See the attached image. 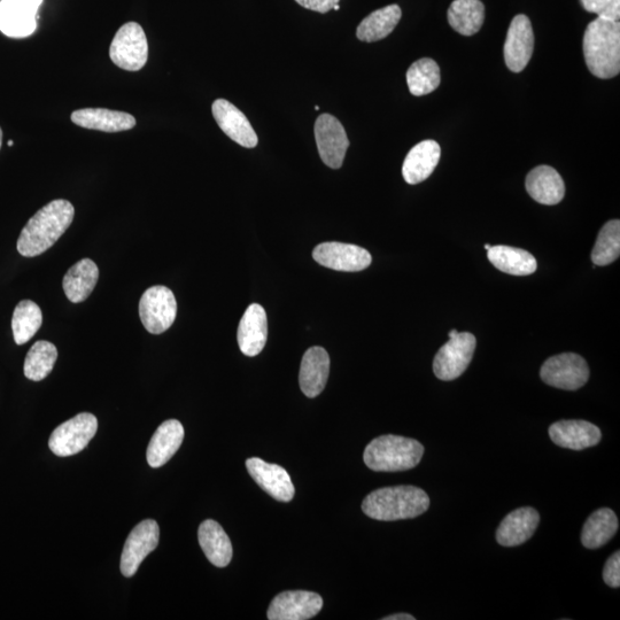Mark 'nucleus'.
<instances>
[{
	"label": "nucleus",
	"mask_w": 620,
	"mask_h": 620,
	"mask_svg": "<svg viewBox=\"0 0 620 620\" xmlns=\"http://www.w3.org/2000/svg\"><path fill=\"white\" fill-rule=\"evenodd\" d=\"M74 216V206L65 199L53 200L42 207L21 231L19 253L26 258H35L50 250L71 227Z\"/></svg>",
	"instance_id": "nucleus-1"
},
{
	"label": "nucleus",
	"mask_w": 620,
	"mask_h": 620,
	"mask_svg": "<svg viewBox=\"0 0 620 620\" xmlns=\"http://www.w3.org/2000/svg\"><path fill=\"white\" fill-rule=\"evenodd\" d=\"M430 507V498L416 486L379 488L363 500V513L376 521L393 522L416 518Z\"/></svg>",
	"instance_id": "nucleus-2"
},
{
	"label": "nucleus",
	"mask_w": 620,
	"mask_h": 620,
	"mask_svg": "<svg viewBox=\"0 0 620 620\" xmlns=\"http://www.w3.org/2000/svg\"><path fill=\"white\" fill-rule=\"evenodd\" d=\"M586 65L601 80L620 73V23L598 18L589 23L584 36Z\"/></svg>",
	"instance_id": "nucleus-3"
},
{
	"label": "nucleus",
	"mask_w": 620,
	"mask_h": 620,
	"mask_svg": "<svg viewBox=\"0 0 620 620\" xmlns=\"http://www.w3.org/2000/svg\"><path fill=\"white\" fill-rule=\"evenodd\" d=\"M423 455L424 447L417 440L386 434L371 441L363 460L372 471L397 472L417 467Z\"/></svg>",
	"instance_id": "nucleus-4"
},
{
	"label": "nucleus",
	"mask_w": 620,
	"mask_h": 620,
	"mask_svg": "<svg viewBox=\"0 0 620 620\" xmlns=\"http://www.w3.org/2000/svg\"><path fill=\"white\" fill-rule=\"evenodd\" d=\"M110 57L124 71H141L149 58V44L142 26L137 22L123 25L113 38Z\"/></svg>",
	"instance_id": "nucleus-5"
},
{
	"label": "nucleus",
	"mask_w": 620,
	"mask_h": 620,
	"mask_svg": "<svg viewBox=\"0 0 620 620\" xmlns=\"http://www.w3.org/2000/svg\"><path fill=\"white\" fill-rule=\"evenodd\" d=\"M177 302L172 290L166 286H152L139 301V316L152 335L166 332L176 320Z\"/></svg>",
	"instance_id": "nucleus-6"
},
{
	"label": "nucleus",
	"mask_w": 620,
	"mask_h": 620,
	"mask_svg": "<svg viewBox=\"0 0 620 620\" xmlns=\"http://www.w3.org/2000/svg\"><path fill=\"white\" fill-rule=\"evenodd\" d=\"M477 341L469 332H457L440 348L433 361V371L441 381L449 382L462 376L474 358Z\"/></svg>",
	"instance_id": "nucleus-7"
},
{
	"label": "nucleus",
	"mask_w": 620,
	"mask_h": 620,
	"mask_svg": "<svg viewBox=\"0 0 620 620\" xmlns=\"http://www.w3.org/2000/svg\"><path fill=\"white\" fill-rule=\"evenodd\" d=\"M97 430L98 421L95 415L90 413L76 415L52 432L49 447L53 454L60 457L79 454L96 436Z\"/></svg>",
	"instance_id": "nucleus-8"
},
{
	"label": "nucleus",
	"mask_w": 620,
	"mask_h": 620,
	"mask_svg": "<svg viewBox=\"0 0 620 620\" xmlns=\"http://www.w3.org/2000/svg\"><path fill=\"white\" fill-rule=\"evenodd\" d=\"M540 377L556 389L576 391L588 382L589 368L580 355L564 353L553 356L542 364Z\"/></svg>",
	"instance_id": "nucleus-9"
},
{
	"label": "nucleus",
	"mask_w": 620,
	"mask_h": 620,
	"mask_svg": "<svg viewBox=\"0 0 620 620\" xmlns=\"http://www.w3.org/2000/svg\"><path fill=\"white\" fill-rule=\"evenodd\" d=\"M317 149L325 165L339 169L344 164L350 141L343 124L331 114H322L315 123Z\"/></svg>",
	"instance_id": "nucleus-10"
},
{
	"label": "nucleus",
	"mask_w": 620,
	"mask_h": 620,
	"mask_svg": "<svg viewBox=\"0 0 620 620\" xmlns=\"http://www.w3.org/2000/svg\"><path fill=\"white\" fill-rule=\"evenodd\" d=\"M159 539V525L153 519H146L131 531L121 556L120 568L124 577L136 575L146 556L158 547Z\"/></svg>",
	"instance_id": "nucleus-11"
},
{
	"label": "nucleus",
	"mask_w": 620,
	"mask_h": 620,
	"mask_svg": "<svg viewBox=\"0 0 620 620\" xmlns=\"http://www.w3.org/2000/svg\"><path fill=\"white\" fill-rule=\"evenodd\" d=\"M43 0H0V31L11 38L35 33Z\"/></svg>",
	"instance_id": "nucleus-12"
},
{
	"label": "nucleus",
	"mask_w": 620,
	"mask_h": 620,
	"mask_svg": "<svg viewBox=\"0 0 620 620\" xmlns=\"http://www.w3.org/2000/svg\"><path fill=\"white\" fill-rule=\"evenodd\" d=\"M313 258L321 266L346 273L362 271L371 265V255L364 248L344 243H323L313 251Z\"/></svg>",
	"instance_id": "nucleus-13"
},
{
	"label": "nucleus",
	"mask_w": 620,
	"mask_h": 620,
	"mask_svg": "<svg viewBox=\"0 0 620 620\" xmlns=\"http://www.w3.org/2000/svg\"><path fill=\"white\" fill-rule=\"evenodd\" d=\"M323 608L319 594L308 591H289L271 601L267 615L270 620H307Z\"/></svg>",
	"instance_id": "nucleus-14"
},
{
	"label": "nucleus",
	"mask_w": 620,
	"mask_h": 620,
	"mask_svg": "<svg viewBox=\"0 0 620 620\" xmlns=\"http://www.w3.org/2000/svg\"><path fill=\"white\" fill-rule=\"evenodd\" d=\"M534 34L531 21L524 14L516 15L511 21L505 43L506 65L511 72L524 71L532 58Z\"/></svg>",
	"instance_id": "nucleus-15"
},
{
	"label": "nucleus",
	"mask_w": 620,
	"mask_h": 620,
	"mask_svg": "<svg viewBox=\"0 0 620 620\" xmlns=\"http://www.w3.org/2000/svg\"><path fill=\"white\" fill-rule=\"evenodd\" d=\"M248 474L271 498L290 502L294 498V486L289 472L281 465L267 463L258 457L246 461Z\"/></svg>",
	"instance_id": "nucleus-16"
},
{
	"label": "nucleus",
	"mask_w": 620,
	"mask_h": 620,
	"mask_svg": "<svg viewBox=\"0 0 620 620\" xmlns=\"http://www.w3.org/2000/svg\"><path fill=\"white\" fill-rule=\"evenodd\" d=\"M214 119L229 138L246 149H253L259 143L258 135L246 115L226 99L215 100L212 106Z\"/></svg>",
	"instance_id": "nucleus-17"
},
{
	"label": "nucleus",
	"mask_w": 620,
	"mask_h": 620,
	"mask_svg": "<svg viewBox=\"0 0 620 620\" xmlns=\"http://www.w3.org/2000/svg\"><path fill=\"white\" fill-rule=\"evenodd\" d=\"M238 345L246 356L259 355L267 344L268 320L265 308L252 304L245 310L238 327Z\"/></svg>",
	"instance_id": "nucleus-18"
},
{
	"label": "nucleus",
	"mask_w": 620,
	"mask_h": 620,
	"mask_svg": "<svg viewBox=\"0 0 620 620\" xmlns=\"http://www.w3.org/2000/svg\"><path fill=\"white\" fill-rule=\"evenodd\" d=\"M549 437L557 446L572 451H583L598 445L602 433L598 426L592 423L572 420L554 423L549 428Z\"/></svg>",
	"instance_id": "nucleus-19"
},
{
	"label": "nucleus",
	"mask_w": 620,
	"mask_h": 620,
	"mask_svg": "<svg viewBox=\"0 0 620 620\" xmlns=\"http://www.w3.org/2000/svg\"><path fill=\"white\" fill-rule=\"evenodd\" d=\"M330 356L323 347H310L302 358L299 374L300 389L306 397L316 398L327 385Z\"/></svg>",
	"instance_id": "nucleus-20"
},
{
	"label": "nucleus",
	"mask_w": 620,
	"mask_h": 620,
	"mask_svg": "<svg viewBox=\"0 0 620 620\" xmlns=\"http://www.w3.org/2000/svg\"><path fill=\"white\" fill-rule=\"evenodd\" d=\"M540 523V515L531 507L519 508L501 522L496 531V540L503 547L523 545L530 540Z\"/></svg>",
	"instance_id": "nucleus-21"
},
{
	"label": "nucleus",
	"mask_w": 620,
	"mask_h": 620,
	"mask_svg": "<svg viewBox=\"0 0 620 620\" xmlns=\"http://www.w3.org/2000/svg\"><path fill=\"white\" fill-rule=\"evenodd\" d=\"M183 440L184 428L181 422L169 420L162 423L147 447L146 459L150 467L157 469L165 465L180 449Z\"/></svg>",
	"instance_id": "nucleus-22"
},
{
	"label": "nucleus",
	"mask_w": 620,
	"mask_h": 620,
	"mask_svg": "<svg viewBox=\"0 0 620 620\" xmlns=\"http://www.w3.org/2000/svg\"><path fill=\"white\" fill-rule=\"evenodd\" d=\"M441 149L436 141H423L409 151L402 166V176L408 184L428 180L439 164Z\"/></svg>",
	"instance_id": "nucleus-23"
},
{
	"label": "nucleus",
	"mask_w": 620,
	"mask_h": 620,
	"mask_svg": "<svg viewBox=\"0 0 620 620\" xmlns=\"http://www.w3.org/2000/svg\"><path fill=\"white\" fill-rule=\"evenodd\" d=\"M526 190L533 200L547 206L560 204L565 196L563 178L553 167L539 166L526 177Z\"/></svg>",
	"instance_id": "nucleus-24"
},
{
	"label": "nucleus",
	"mask_w": 620,
	"mask_h": 620,
	"mask_svg": "<svg viewBox=\"0 0 620 620\" xmlns=\"http://www.w3.org/2000/svg\"><path fill=\"white\" fill-rule=\"evenodd\" d=\"M72 121L81 128L121 133L136 127V119L129 113L106 110V108H84L72 114Z\"/></svg>",
	"instance_id": "nucleus-25"
},
{
	"label": "nucleus",
	"mask_w": 620,
	"mask_h": 620,
	"mask_svg": "<svg viewBox=\"0 0 620 620\" xmlns=\"http://www.w3.org/2000/svg\"><path fill=\"white\" fill-rule=\"evenodd\" d=\"M199 544L207 560L217 568H226L232 560V545L223 527L213 521L201 523L198 531Z\"/></svg>",
	"instance_id": "nucleus-26"
},
{
	"label": "nucleus",
	"mask_w": 620,
	"mask_h": 620,
	"mask_svg": "<svg viewBox=\"0 0 620 620\" xmlns=\"http://www.w3.org/2000/svg\"><path fill=\"white\" fill-rule=\"evenodd\" d=\"M99 278V269L95 262L83 259L67 271L62 282L66 297L74 304H80L90 297Z\"/></svg>",
	"instance_id": "nucleus-27"
},
{
	"label": "nucleus",
	"mask_w": 620,
	"mask_h": 620,
	"mask_svg": "<svg viewBox=\"0 0 620 620\" xmlns=\"http://www.w3.org/2000/svg\"><path fill=\"white\" fill-rule=\"evenodd\" d=\"M487 257L496 269L508 275L529 276L537 270L536 258L522 248L492 246L491 250L487 251Z\"/></svg>",
	"instance_id": "nucleus-28"
},
{
	"label": "nucleus",
	"mask_w": 620,
	"mask_h": 620,
	"mask_svg": "<svg viewBox=\"0 0 620 620\" xmlns=\"http://www.w3.org/2000/svg\"><path fill=\"white\" fill-rule=\"evenodd\" d=\"M401 17L402 11L399 5L386 6L384 9L377 10L368 15L360 23L358 30H356V36H358L360 41L367 43L384 40V38L393 33Z\"/></svg>",
	"instance_id": "nucleus-29"
},
{
	"label": "nucleus",
	"mask_w": 620,
	"mask_h": 620,
	"mask_svg": "<svg viewBox=\"0 0 620 620\" xmlns=\"http://www.w3.org/2000/svg\"><path fill=\"white\" fill-rule=\"evenodd\" d=\"M618 526V518L614 511L609 508L596 510L583 527L581 542L587 549L601 548L615 537Z\"/></svg>",
	"instance_id": "nucleus-30"
},
{
	"label": "nucleus",
	"mask_w": 620,
	"mask_h": 620,
	"mask_svg": "<svg viewBox=\"0 0 620 620\" xmlns=\"http://www.w3.org/2000/svg\"><path fill=\"white\" fill-rule=\"evenodd\" d=\"M447 15L449 25L457 33L472 36L484 25L485 6L480 0H454Z\"/></svg>",
	"instance_id": "nucleus-31"
},
{
	"label": "nucleus",
	"mask_w": 620,
	"mask_h": 620,
	"mask_svg": "<svg viewBox=\"0 0 620 620\" xmlns=\"http://www.w3.org/2000/svg\"><path fill=\"white\" fill-rule=\"evenodd\" d=\"M43 324V314L40 306L31 300H22L15 307L12 317V329L17 345L27 344Z\"/></svg>",
	"instance_id": "nucleus-32"
},
{
	"label": "nucleus",
	"mask_w": 620,
	"mask_h": 620,
	"mask_svg": "<svg viewBox=\"0 0 620 620\" xmlns=\"http://www.w3.org/2000/svg\"><path fill=\"white\" fill-rule=\"evenodd\" d=\"M440 82L439 65L430 58L417 60L408 69V88L415 97H422L436 91L439 88Z\"/></svg>",
	"instance_id": "nucleus-33"
},
{
	"label": "nucleus",
	"mask_w": 620,
	"mask_h": 620,
	"mask_svg": "<svg viewBox=\"0 0 620 620\" xmlns=\"http://www.w3.org/2000/svg\"><path fill=\"white\" fill-rule=\"evenodd\" d=\"M58 359L57 347L50 341H36L25 361V376L30 381L41 382L48 377Z\"/></svg>",
	"instance_id": "nucleus-34"
},
{
	"label": "nucleus",
	"mask_w": 620,
	"mask_h": 620,
	"mask_svg": "<svg viewBox=\"0 0 620 620\" xmlns=\"http://www.w3.org/2000/svg\"><path fill=\"white\" fill-rule=\"evenodd\" d=\"M620 255V221L611 220L604 224L596 240L592 252V261L595 266H609Z\"/></svg>",
	"instance_id": "nucleus-35"
},
{
	"label": "nucleus",
	"mask_w": 620,
	"mask_h": 620,
	"mask_svg": "<svg viewBox=\"0 0 620 620\" xmlns=\"http://www.w3.org/2000/svg\"><path fill=\"white\" fill-rule=\"evenodd\" d=\"M584 9L598 18L619 21L620 0H580Z\"/></svg>",
	"instance_id": "nucleus-36"
},
{
	"label": "nucleus",
	"mask_w": 620,
	"mask_h": 620,
	"mask_svg": "<svg viewBox=\"0 0 620 620\" xmlns=\"http://www.w3.org/2000/svg\"><path fill=\"white\" fill-rule=\"evenodd\" d=\"M603 580L608 586L618 588L620 586V553L612 554L604 565Z\"/></svg>",
	"instance_id": "nucleus-37"
},
{
	"label": "nucleus",
	"mask_w": 620,
	"mask_h": 620,
	"mask_svg": "<svg viewBox=\"0 0 620 620\" xmlns=\"http://www.w3.org/2000/svg\"><path fill=\"white\" fill-rule=\"evenodd\" d=\"M296 2L307 10L322 14L330 12L339 4V0H296Z\"/></svg>",
	"instance_id": "nucleus-38"
},
{
	"label": "nucleus",
	"mask_w": 620,
	"mask_h": 620,
	"mask_svg": "<svg viewBox=\"0 0 620 620\" xmlns=\"http://www.w3.org/2000/svg\"><path fill=\"white\" fill-rule=\"evenodd\" d=\"M416 618L408 614H397L383 618V620H415Z\"/></svg>",
	"instance_id": "nucleus-39"
},
{
	"label": "nucleus",
	"mask_w": 620,
	"mask_h": 620,
	"mask_svg": "<svg viewBox=\"0 0 620 620\" xmlns=\"http://www.w3.org/2000/svg\"><path fill=\"white\" fill-rule=\"evenodd\" d=\"M2 145H3V130L2 128H0V149H2Z\"/></svg>",
	"instance_id": "nucleus-40"
},
{
	"label": "nucleus",
	"mask_w": 620,
	"mask_h": 620,
	"mask_svg": "<svg viewBox=\"0 0 620 620\" xmlns=\"http://www.w3.org/2000/svg\"><path fill=\"white\" fill-rule=\"evenodd\" d=\"M457 332H459V331H457L455 329L452 330L451 332H449V338H452L453 336H455Z\"/></svg>",
	"instance_id": "nucleus-41"
},
{
	"label": "nucleus",
	"mask_w": 620,
	"mask_h": 620,
	"mask_svg": "<svg viewBox=\"0 0 620 620\" xmlns=\"http://www.w3.org/2000/svg\"><path fill=\"white\" fill-rule=\"evenodd\" d=\"M491 247H492L491 245L486 244V245H485V250H486V251L491 250Z\"/></svg>",
	"instance_id": "nucleus-42"
},
{
	"label": "nucleus",
	"mask_w": 620,
	"mask_h": 620,
	"mask_svg": "<svg viewBox=\"0 0 620 620\" xmlns=\"http://www.w3.org/2000/svg\"><path fill=\"white\" fill-rule=\"evenodd\" d=\"M339 9H340V6H339V4H338V5H336L335 7H333V10H336V11H338Z\"/></svg>",
	"instance_id": "nucleus-43"
},
{
	"label": "nucleus",
	"mask_w": 620,
	"mask_h": 620,
	"mask_svg": "<svg viewBox=\"0 0 620 620\" xmlns=\"http://www.w3.org/2000/svg\"><path fill=\"white\" fill-rule=\"evenodd\" d=\"M12 145H13V142H12V141H10V142H9V146H12Z\"/></svg>",
	"instance_id": "nucleus-44"
}]
</instances>
